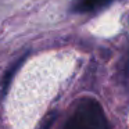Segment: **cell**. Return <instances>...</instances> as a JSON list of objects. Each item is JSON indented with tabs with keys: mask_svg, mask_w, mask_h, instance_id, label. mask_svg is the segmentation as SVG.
<instances>
[{
	"mask_svg": "<svg viewBox=\"0 0 129 129\" xmlns=\"http://www.w3.org/2000/svg\"><path fill=\"white\" fill-rule=\"evenodd\" d=\"M25 58H26V56H22L20 60H18V61H15L14 64H13L11 67H10L9 70L6 71V74H4L3 79H2V92H3V94H6V93H7V90H9L10 85H11L13 76H14V74L21 68V65H22V62L25 61Z\"/></svg>",
	"mask_w": 129,
	"mask_h": 129,
	"instance_id": "cell-2",
	"label": "cell"
},
{
	"mask_svg": "<svg viewBox=\"0 0 129 129\" xmlns=\"http://www.w3.org/2000/svg\"><path fill=\"white\" fill-rule=\"evenodd\" d=\"M56 112H51V114H49L47 117L45 118V119L42 121V123L39 125V129H50V126L53 125L54 119H56Z\"/></svg>",
	"mask_w": 129,
	"mask_h": 129,
	"instance_id": "cell-4",
	"label": "cell"
},
{
	"mask_svg": "<svg viewBox=\"0 0 129 129\" xmlns=\"http://www.w3.org/2000/svg\"><path fill=\"white\" fill-rule=\"evenodd\" d=\"M106 128V118L100 104L93 99L79 101L72 117L67 121L64 129H103Z\"/></svg>",
	"mask_w": 129,
	"mask_h": 129,
	"instance_id": "cell-1",
	"label": "cell"
},
{
	"mask_svg": "<svg viewBox=\"0 0 129 129\" xmlns=\"http://www.w3.org/2000/svg\"><path fill=\"white\" fill-rule=\"evenodd\" d=\"M111 2L112 0H81V2L75 6V11H79V13L92 11V10L103 7V6H106V4L111 3Z\"/></svg>",
	"mask_w": 129,
	"mask_h": 129,
	"instance_id": "cell-3",
	"label": "cell"
}]
</instances>
